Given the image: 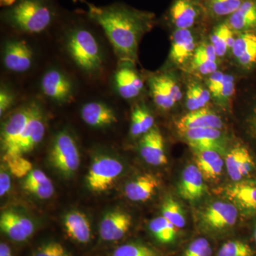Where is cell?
<instances>
[{"label": "cell", "instance_id": "obj_1", "mask_svg": "<svg viewBox=\"0 0 256 256\" xmlns=\"http://www.w3.org/2000/svg\"><path fill=\"white\" fill-rule=\"evenodd\" d=\"M86 4L89 18L105 32L120 62L136 63L140 41L152 28L154 14L122 4Z\"/></svg>", "mask_w": 256, "mask_h": 256}, {"label": "cell", "instance_id": "obj_2", "mask_svg": "<svg viewBox=\"0 0 256 256\" xmlns=\"http://www.w3.org/2000/svg\"><path fill=\"white\" fill-rule=\"evenodd\" d=\"M8 24L20 31L38 34L53 21L54 12L46 0H18L4 13Z\"/></svg>", "mask_w": 256, "mask_h": 256}, {"label": "cell", "instance_id": "obj_3", "mask_svg": "<svg viewBox=\"0 0 256 256\" xmlns=\"http://www.w3.org/2000/svg\"><path fill=\"white\" fill-rule=\"evenodd\" d=\"M67 50L76 64L85 72L94 73L102 66L100 46L92 32L85 28H76L70 32Z\"/></svg>", "mask_w": 256, "mask_h": 256}, {"label": "cell", "instance_id": "obj_4", "mask_svg": "<svg viewBox=\"0 0 256 256\" xmlns=\"http://www.w3.org/2000/svg\"><path fill=\"white\" fill-rule=\"evenodd\" d=\"M80 160L74 138L66 131L58 133L50 152L52 166L64 178H72L80 166Z\"/></svg>", "mask_w": 256, "mask_h": 256}, {"label": "cell", "instance_id": "obj_5", "mask_svg": "<svg viewBox=\"0 0 256 256\" xmlns=\"http://www.w3.org/2000/svg\"><path fill=\"white\" fill-rule=\"evenodd\" d=\"M124 171V164L116 158L108 156H96L86 176L88 188L94 192L110 188Z\"/></svg>", "mask_w": 256, "mask_h": 256}, {"label": "cell", "instance_id": "obj_6", "mask_svg": "<svg viewBox=\"0 0 256 256\" xmlns=\"http://www.w3.org/2000/svg\"><path fill=\"white\" fill-rule=\"evenodd\" d=\"M238 212L234 204L215 202L207 206L201 216L204 227L210 232H222L234 226Z\"/></svg>", "mask_w": 256, "mask_h": 256}, {"label": "cell", "instance_id": "obj_7", "mask_svg": "<svg viewBox=\"0 0 256 256\" xmlns=\"http://www.w3.org/2000/svg\"><path fill=\"white\" fill-rule=\"evenodd\" d=\"M150 88L154 104L162 110H170L182 98L178 80L170 74L152 77Z\"/></svg>", "mask_w": 256, "mask_h": 256}, {"label": "cell", "instance_id": "obj_8", "mask_svg": "<svg viewBox=\"0 0 256 256\" xmlns=\"http://www.w3.org/2000/svg\"><path fill=\"white\" fill-rule=\"evenodd\" d=\"M44 120L41 108L34 104L33 111L28 126L25 128L21 138L18 140L14 149L8 154L11 156H22L31 152L37 144H40L44 137Z\"/></svg>", "mask_w": 256, "mask_h": 256}, {"label": "cell", "instance_id": "obj_9", "mask_svg": "<svg viewBox=\"0 0 256 256\" xmlns=\"http://www.w3.org/2000/svg\"><path fill=\"white\" fill-rule=\"evenodd\" d=\"M185 141L194 152L214 150L224 153L226 149V137L222 129L197 128L180 132Z\"/></svg>", "mask_w": 256, "mask_h": 256}, {"label": "cell", "instance_id": "obj_10", "mask_svg": "<svg viewBox=\"0 0 256 256\" xmlns=\"http://www.w3.org/2000/svg\"><path fill=\"white\" fill-rule=\"evenodd\" d=\"M206 11L200 0H174L170 10V20L176 30L191 28Z\"/></svg>", "mask_w": 256, "mask_h": 256}, {"label": "cell", "instance_id": "obj_11", "mask_svg": "<svg viewBox=\"0 0 256 256\" xmlns=\"http://www.w3.org/2000/svg\"><path fill=\"white\" fill-rule=\"evenodd\" d=\"M33 108L34 104H32L20 109L5 122L1 136L2 148L4 154L12 150L18 142L31 118Z\"/></svg>", "mask_w": 256, "mask_h": 256}, {"label": "cell", "instance_id": "obj_12", "mask_svg": "<svg viewBox=\"0 0 256 256\" xmlns=\"http://www.w3.org/2000/svg\"><path fill=\"white\" fill-rule=\"evenodd\" d=\"M0 228L12 240L24 242L33 235L35 226L30 218L14 210H6L0 217Z\"/></svg>", "mask_w": 256, "mask_h": 256}, {"label": "cell", "instance_id": "obj_13", "mask_svg": "<svg viewBox=\"0 0 256 256\" xmlns=\"http://www.w3.org/2000/svg\"><path fill=\"white\" fill-rule=\"evenodd\" d=\"M132 224L130 215L122 210H114L106 213L101 220L99 234L106 242L120 240L127 234Z\"/></svg>", "mask_w": 256, "mask_h": 256}, {"label": "cell", "instance_id": "obj_14", "mask_svg": "<svg viewBox=\"0 0 256 256\" xmlns=\"http://www.w3.org/2000/svg\"><path fill=\"white\" fill-rule=\"evenodd\" d=\"M33 52L24 41L14 40L5 46L4 64L8 70L16 73H23L32 66Z\"/></svg>", "mask_w": 256, "mask_h": 256}, {"label": "cell", "instance_id": "obj_15", "mask_svg": "<svg viewBox=\"0 0 256 256\" xmlns=\"http://www.w3.org/2000/svg\"><path fill=\"white\" fill-rule=\"evenodd\" d=\"M140 150L141 156L148 164L152 166L168 164L164 138L158 128H153L143 136L140 143Z\"/></svg>", "mask_w": 256, "mask_h": 256}, {"label": "cell", "instance_id": "obj_16", "mask_svg": "<svg viewBox=\"0 0 256 256\" xmlns=\"http://www.w3.org/2000/svg\"><path fill=\"white\" fill-rule=\"evenodd\" d=\"M226 166L229 176L236 182L250 174L255 163L248 150L244 146H238L227 153Z\"/></svg>", "mask_w": 256, "mask_h": 256}, {"label": "cell", "instance_id": "obj_17", "mask_svg": "<svg viewBox=\"0 0 256 256\" xmlns=\"http://www.w3.org/2000/svg\"><path fill=\"white\" fill-rule=\"evenodd\" d=\"M204 180L196 165H188L183 170L178 183V195L186 201L194 202L200 200L206 192Z\"/></svg>", "mask_w": 256, "mask_h": 256}, {"label": "cell", "instance_id": "obj_18", "mask_svg": "<svg viewBox=\"0 0 256 256\" xmlns=\"http://www.w3.org/2000/svg\"><path fill=\"white\" fill-rule=\"evenodd\" d=\"M223 126L222 118L207 108L190 111L176 122V127L180 132L197 128L222 129Z\"/></svg>", "mask_w": 256, "mask_h": 256}, {"label": "cell", "instance_id": "obj_19", "mask_svg": "<svg viewBox=\"0 0 256 256\" xmlns=\"http://www.w3.org/2000/svg\"><path fill=\"white\" fill-rule=\"evenodd\" d=\"M44 94L58 102H66L72 97L73 88L69 79L60 70L52 69L44 76L42 80Z\"/></svg>", "mask_w": 256, "mask_h": 256}, {"label": "cell", "instance_id": "obj_20", "mask_svg": "<svg viewBox=\"0 0 256 256\" xmlns=\"http://www.w3.org/2000/svg\"><path fill=\"white\" fill-rule=\"evenodd\" d=\"M172 40L170 60L176 65H182L192 60L197 46L190 28L175 30Z\"/></svg>", "mask_w": 256, "mask_h": 256}, {"label": "cell", "instance_id": "obj_21", "mask_svg": "<svg viewBox=\"0 0 256 256\" xmlns=\"http://www.w3.org/2000/svg\"><path fill=\"white\" fill-rule=\"evenodd\" d=\"M232 52L242 68L250 70L256 66V32L237 34Z\"/></svg>", "mask_w": 256, "mask_h": 256}, {"label": "cell", "instance_id": "obj_22", "mask_svg": "<svg viewBox=\"0 0 256 256\" xmlns=\"http://www.w3.org/2000/svg\"><path fill=\"white\" fill-rule=\"evenodd\" d=\"M160 185V180L154 175H140L126 184L124 195L130 201L146 202L156 194Z\"/></svg>", "mask_w": 256, "mask_h": 256}, {"label": "cell", "instance_id": "obj_23", "mask_svg": "<svg viewBox=\"0 0 256 256\" xmlns=\"http://www.w3.org/2000/svg\"><path fill=\"white\" fill-rule=\"evenodd\" d=\"M64 226L69 238L80 244H87L92 240V226L87 217L77 210L65 215Z\"/></svg>", "mask_w": 256, "mask_h": 256}, {"label": "cell", "instance_id": "obj_24", "mask_svg": "<svg viewBox=\"0 0 256 256\" xmlns=\"http://www.w3.org/2000/svg\"><path fill=\"white\" fill-rule=\"evenodd\" d=\"M225 194L240 208L256 210V182H236L225 188Z\"/></svg>", "mask_w": 256, "mask_h": 256}, {"label": "cell", "instance_id": "obj_25", "mask_svg": "<svg viewBox=\"0 0 256 256\" xmlns=\"http://www.w3.org/2000/svg\"><path fill=\"white\" fill-rule=\"evenodd\" d=\"M82 120L94 128H104L116 124L118 118L114 111L102 102H88L82 109Z\"/></svg>", "mask_w": 256, "mask_h": 256}, {"label": "cell", "instance_id": "obj_26", "mask_svg": "<svg viewBox=\"0 0 256 256\" xmlns=\"http://www.w3.org/2000/svg\"><path fill=\"white\" fill-rule=\"evenodd\" d=\"M210 96L222 105L225 106L235 94V80L233 76L216 70L206 80Z\"/></svg>", "mask_w": 256, "mask_h": 256}, {"label": "cell", "instance_id": "obj_27", "mask_svg": "<svg viewBox=\"0 0 256 256\" xmlns=\"http://www.w3.org/2000/svg\"><path fill=\"white\" fill-rule=\"evenodd\" d=\"M226 22L236 34L256 32V0H246Z\"/></svg>", "mask_w": 256, "mask_h": 256}, {"label": "cell", "instance_id": "obj_28", "mask_svg": "<svg viewBox=\"0 0 256 256\" xmlns=\"http://www.w3.org/2000/svg\"><path fill=\"white\" fill-rule=\"evenodd\" d=\"M114 80L120 96L124 99L137 97L142 92L144 86L138 74L128 66L122 67L118 70Z\"/></svg>", "mask_w": 256, "mask_h": 256}, {"label": "cell", "instance_id": "obj_29", "mask_svg": "<svg viewBox=\"0 0 256 256\" xmlns=\"http://www.w3.org/2000/svg\"><path fill=\"white\" fill-rule=\"evenodd\" d=\"M217 56L212 44L198 45L191 60V70L202 75H210L217 70Z\"/></svg>", "mask_w": 256, "mask_h": 256}, {"label": "cell", "instance_id": "obj_30", "mask_svg": "<svg viewBox=\"0 0 256 256\" xmlns=\"http://www.w3.org/2000/svg\"><path fill=\"white\" fill-rule=\"evenodd\" d=\"M195 162L205 180H214L223 172L224 160L218 152H195Z\"/></svg>", "mask_w": 256, "mask_h": 256}, {"label": "cell", "instance_id": "obj_31", "mask_svg": "<svg viewBox=\"0 0 256 256\" xmlns=\"http://www.w3.org/2000/svg\"><path fill=\"white\" fill-rule=\"evenodd\" d=\"M236 32L226 22L220 24L210 35V42L217 56L223 57L228 50L233 48L235 42Z\"/></svg>", "mask_w": 256, "mask_h": 256}, {"label": "cell", "instance_id": "obj_32", "mask_svg": "<svg viewBox=\"0 0 256 256\" xmlns=\"http://www.w3.org/2000/svg\"><path fill=\"white\" fill-rule=\"evenodd\" d=\"M149 230L152 236L162 244H172L178 235V228L163 216L150 222Z\"/></svg>", "mask_w": 256, "mask_h": 256}, {"label": "cell", "instance_id": "obj_33", "mask_svg": "<svg viewBox=\"0 0 256 256\" xmlns=\"http://www.w3.org/2000/svg\"><path fill=\"white\" fill-rule=\"evenodd\" d=\"M154 119L150 112L142 106L134 108L131 117L130 133L133 137L149 132L154 126Z\"/></svg>", "mask_w": 256, "mask_h": 256}, {"label": "cell", "instance_id": "obj_34", "mask_svg": "<svg viewBox=\"0 0 256 256\" xmlns=\"http://www.w3.org/2000/svg\"><path fill=\"white\" fill-rule=\"evenodd\" d=\"M210 94L207 88L196 82L188 84L186 94V106L190 111L206 108L210 102Z\"/></svg>", "mask_w": 256, "mask_h": 256}, {"label": "cell", "instance_id": "obj_35", "mask_svg": "<svg viewBox=\"0 0 256 256\" xmlns=\"http://www.w3.org/2000/svg\"><path fill=\"white\" fill-rule=\"evenodd\" d=\"M246 0H206V11L215 18L230 16L238 10Z\"/></svg>", "mask_w": 256, "mask_h": 256}, {"label": "cell", "instance_id": "obj_36", "mask_svg": "<svg viewBox=\"0 0 256 256\" xmlns=\"http://www.w3.org/2000/svg\"><path fill=\"white\" fill-rule=\"evenodd\" d=\"M162 213L163 216L176 228H182L185 226L186 218L182 207L172 197L165 198L162 207Z\"/></svg>", "mask_w": 256, "mask_h": 256}, {"label": "cell", "instance_id": "obj_37", "mask_svg": "<svg viewBox=\"0 0 256 256\" xmlns=\"http://www.w3.org/2000/svg\"><path fill=\"white\" fill-rule=\"evenodd\" d=\"M3 159L5 164L8 165L10 173L15 178H23L28 176L33 170L32 163L22 156L4 154Z\"/></svg>", "mask_w": 256, "mask_h": 256}, {"label": "cell", "instance_id": "obj_38", "mask_svg": "<svg viewBox=\"0 0 256 256\" xmlns=\"http://www.w3.org/2000/svg\"><path fill=\"white\" fill-rule=\"evenodd\" d=\"M112 256H160L159 252L141 242H128L118 247Z\"/></svg>", "mask_w": 256, "mask_h": 256}, {"label": "cell", "instance_id": "obj_39", "mask_svg": "<svg viewBox=\"0 0 256 256\" xmlns=\"http://www.w3.org/2000/svg\"><path fill=\"white\" fill-rule=\"evenodd\" d=\"M254 250L246 242L236 240L225 242L217 256H254Z\"/></svg>", "mask_w": 256, "mask_h": 256}, {"label": "cell", "instance_id": "obj_40", "mask_svg": "<svg viewBox=\"0 0 256 256\" xmlns=\"http://www.w3.org/2000/svg\"><path fill=\"white\" fill-rule=\"evenodd\" d=\"M32 256H73L66 248L56 242H48L40 246Z\"/></svg>", "mask_w": 256, "mask_h": 256}, {"label": "cell", "instance_id": "obj_41", "mask_svg": "<svg viewBox=\"0 0 256 256\" xmlns=\"http://www.w3.org/2000/svg\"><path fill=\"white\" fill-rule=\"evenodd\" d=\"M212 248L210 242L204 238L195 239L186 248L183 256H210Z\"/></svg>", "mask_w": 256, "mask_h": 256}, {"label": "cell", "instance_id": "obj_42", "mask_svg": "<svg viewBox=\"0 0 256 256\" xmlns=\"http://www.w3.org/2000/svg\"><path fill=\"white\" fill-rule=\"evenodd\" d=\"M23 188L34 196L41 200H48L54 193V186L52 182L40 184L23 185Z\"/></svg>", "mask_w": 256, "mask_h": 256}, {"label": "cell", "instance_id": "obj_43", "mask_svg": "<svg viewBox=\"0 0 256 256\" xmlns=\"http://www.w3.org/2000/svg\"><path fill=\"white\" fill-rule=\"evenodd\" d=\"M244 124L248 134L256 141V100L250 106L244 121Z\"/></svg>", "mask_w": 256, "mask_h": 256}, {"label": "cell", "instance_id": "obj_44", "mask_svg": "<svg viewBox=\"0 0 256 256\" xmlns=\"http://www.w3.org/2000/svg\"><path fill=\"white\" fill-rule=\"evenodd\" d=\"M50 178L40 170H33L26 176L24 185L40 184L50 182Z\"/></svg>", "mask_w": 256, "mask_h": 256}, {"label": "cell", "instance_id": "obj_45", "mask_svg": "<svg viewBox=\"0 0 256 256\" xmlns=\"http://www.w3.org/2000/svg\"><path fill=\"white\" fill-rule=\"evenodd\" d=\"M14 102L12 94L5 88L0 92V114L1 116L11 107Z\"/></svg>", "mask_w": 256, "mask_h": 256}, {"label": "cell", "instance_id": "obj_46", "mask_svg": "<svg viewBox=\"0 0 256 256\" xmlns=\"http://www.w3.org/2000/svg\"><path fill=\"white\" fill-rule=\"evenodd\" d=\"M11 188V178L4 166H1L0 172V195L4 196Z\"/></svg>", "mask_w": 256, "mask_h": 256}, {"label": "cell", "instance_id": "obj_47", "mask_svg": "<svg viewBox=\"0 0 256 256\" xmlns=\"http://www.w3.org/2000/svg\"><path fill=\"white\" fill-rule=\"evenodd\" d=\"M0 256H13L11 248L6 242L0 244Z\"/></svg>", "mask_w": 256, "mask_h": 256}, {"label": "cell", "instance_id": "obj_48", "mask_svg": "<svg viewBox=\"0 0 256 256\" xmlns=\"http://www.w3.org/2000/svg\"><path fill=\"white\" fill-rule=\"evenodd\" d=\"M2 3H3V4H12V3L14 2L15 0H1Z\"/></svg>", "mask_w": 256, "mask_h": 256}, {"label": "cell", "instance_id": "obj_49", "mask_svg": "<svg viewBox=\"0 0 256 256\" xmlns=\"http://www.w3.org/2000/svg\"><path fill=\"white\" fill-rule=\"evenodd\" d=\"M254 238H255V240L256 242V227L255 228V232H254Z\"/></svg>", "mask_w": 256, "mask_h": 256}]
</instances>
